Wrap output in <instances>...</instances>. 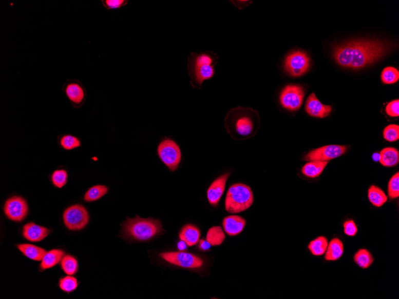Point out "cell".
I'll use <instances>...</instances> for the list:
<instances>
[{
  "label": "cell",
  "instance_id": "cell-5",
  "mask_svg": "<svg viewBox=\"0 0 399 299\" xmlns=\"http://www.w3.org/2000/svg\"><path fill=\"white\" fill-rule=\"evenodd\" d=\"M254 194L249 186L236 184L231 186L225 198V209L231 213H239L250 209Z\"/></svg>",
  "mask_w": 399,
  "mask_h": 299
},
{
  "label": "cell",
  "instance_id": "cell-35",
  "mask_svg": "<svg viewBox=\"0 0 399 299\" xmlns=\"http://www.w3.org/2000/svg\"><path fill=\"white\" fill-rule=\"evenodd\" d=\"M384 138L387 141L396 142L399 139V126L396 125L388 126L384 130Z\"/></svg>",
  "mask_w": 399,
  "mask_h": 299
},
{
  "label": "cell",
  "instance_id": "cell-11",
  "mask_svg": "<svg viewBox=\"0 0 399 299\" xmlns=\"http://www.w3.org/2000/svg\"><path fill=\"white\" fill-rule=\"evenodd\" d=\"M4 212L11 221L15 222L23 221L28 213L27 203L21 196H12L6 201L4 206Z\"/></svg>",
  "mask_w": 399,
  "mask_h": 299
},
{
  "label": "cell",
  "instance_id": "cell-6",
  "mask_svg": "<svg viewBox=\"0 0 399 299\" xmlns=\"http://www.w3.org/2000/svg\"><path fill=\"white\" fill-rule=\"evenodd\" d=\"M158 154L170 171H174L178 169L181 161V151L174 141L166 138L161 142L158 147Z\"/></svg>",
  "mask_w": 399,
  "mask_h": 299
},
{
  "label": "cell",
  "instance_id": "cell-22",
  "mask_svg": "<svg viewBox=\"0 0 399 299\" xmlns=\"http://www.w3.org/2000/svg\"><path fill=\"white\" fill-rule=\"evenodd\" d=\"M379 162L383 166L390 167L396 166L399 162V152L397 149L388 147L380 152Z\"/></svg>",
  "mask_w": 399,
  "mask_h": 299
},
{
  "label": "cell",
  "instance_id": "cell-25",
  "mask_svg": "<svg viewBox=\"0 0 399 299\" xmlns=\"http://www.w3.org/2000/svg\"><path fill=\"white\" fill-rule=\"evenodd\" d=\"M354 261L360 268L366 269L370 267L373 264L374 258L370 251L367 249H362L358 250L354 254Z\"/></svg>",
  "mask_w": 399,
  "mask_h": 299
},
{
  "label": "cell",
  "instance_id": "cell-26",
  "mask_svg": "<svg viewBox=\"0 0 399 299\" xmlns=\"http://www.w3.org/2000/svg\"><path fill=\"white\" fill-rule=\"evenodd\" d=\"M328 240L324 236H320L313 240L309 244V249L315 256L325 254L328 246Z\"/></svg>",
  "mask_w": 399,
  "mask_h": 299
},
{
  "label": "cell",
  "instance_id": "cell-16",
  "mask_svg": "<svg viewBox=\"0 0 399 299\" xmlns=\"http://www.w3.org/2000/svg\"><path fill=\"white\" fill-rule=\"evenodd\" d=\"M49 229L36 225L32 222L27 224L23 228L24 238L31 242H40L49 235Z\"/></svg>",
  "mask_w": 399,
  "mask_h": 299
},
{
  "label": "cell",
  "instance_id": "cell-41",
  "mask_svg": "<svg viewBox=\"0 0 399 299\" xmlns=\"http://www.w3.org/2000/svg\"><path fill=\"white\" fill-rule=\"evenodd\" d=\"M372 158L373 160V161H375L376 162H379L380 160V154L379 153H374V154L372 155Z\"/></svg>",
  "mask_w": 399,
  "mask_h": 299
},
{
  "label": "cell",
  "instance_id": "cell-14",
  "mask_svg": "<svg viewBox=\"0 0 399 299\" xmlns=\"http://www.w3.org/2000/svg\"><path fill=\"white\" fill-rule=\"evenodd\" d=\"M306 111L307 114L314 117L324 118L331 114L332 107L322 104L317 99L316 94L313 93L306 101Z\"/></svg>",
  "mask_w": 399,
  "mask_h": 299
},
{
  "label": "cell",
  "instance_id": "cell-18",
  "mask_svg": "<svg viewBox=\"0 0 399 299\" xmlns=\"http://www.w3.org/2000/svg\"><path fill=\"white\" fill-rule=\"evenodd\" d=\"M344 251V244L338 238H333L328 243L325 258L327 261H336L343 256Z\"/></svg>",
  "mask_w": 399,
  "mask_h": 299
},
{
  "label": "cell",
  "instance_id": "cell-20",
  "mask_svg": "<svg viewBox=\"0 0 399 299\" xmlns=\"http://www.w3.org/2000/svg\"><path fill=\"white\" fill-rule=\"evenodd\" d=\"M64 256L65 252L63 250L54 249L47 251L42 261L40 269L45 271L54 267L61 262Z\"/></svg>",
  "mask_w": 399,
  "mask_h": 299
},
{
  "label": "cell",
  "instance_id": "cell-29",
  "mask_svg": "<svg viewBox=\"0 0 399 299\" xmlns=\"http://www.w3.org/2000/svg\"><path fill=\"white\" fill-rule=\"evenodd\" d=\"M61 266L62 270L68 275H74L78 271V261L71 255H65L61 261Z\"/></svg>",
  "mask_w": 399,
  "mask_h": 299
},
{
  "label": "cell",
  "instance_id": "cell-13",
  "mask_svg": "<svg viewBox=\"0 0 399 299\" xmlns=\"http://www.w3.org/2000/svg\"><path fill=\"white\" fill-rule=\"evenodd\" d=\"M160 256L172 264L185 268H198L203 264V261L196 255L181 251L163 253Z\"/></svg>",
  "mask_w": 399,
  "mask_h": 299
},
{
  "label": "cell",
  "instance_id": "cell-28",
  "mask_svg": "<svg viewBox=\"0 0 399 299\" xmlns=\"http://www.w3.org/2000/svg\"><path fill=\"white\" fill-rule=\"evenodd\" d=\"M225 235L220 227H212L207 233L206 241L211 246H217L221 245L224 242Z\"/></svg>",
  "mask_w": 399,
  "mask_h": 299
},
{
  "label": "cell",
  "instance_id": "cell-27",
  "mask_svg": "<svg viewBox=\"0 0 399 299\" xmlns=\"http://www.w3.org/2000/svg\"><path fill=\"white\" fill-rule=\"evenodd\" d=\"M108 192V188L104 185L94 186L86 192L84 200L86 202H93L103 197Z\"/></svg>",
  "mask_w": 399,
  "mask_h": 299
},
{
  "label": "cell",
  "instance_id": "cell-2",
  "mask_svg": "<svg viewBox=\"0 0 399 299\" xmlns=\"http://www.w3.org/2000/svg\"><path fill=\"white\" fill-rule=\"evenodd\" d=\"M259 124L257 111L250 108H236L228 112L225 126L228 133L234 138H246L253 136Z\"/></svg>",
  "mask_w": 399,
  "mask_h": 299
},
{
  "label": "cell",
  "instance_id": "cell-37",
  "mask_svg": "<svg viewBox=\"0 0 399 299\" xmlns=\"http://www.w3.org/2000/svg\"><path fill=\"white\" fill-rule=\"evenodd\" d=\"M344 233L349 236H354L357 235L358 228L356 223L352 220H349L344 222L343 224Z\"/></svg>",
  "mask_w": 399,
  "mask_h": 299
},
{
  "label": "cell",
  "instance_id": "cell-3",
  "mask_svg": "<svg viewBox=\"0 0 399 299\" xmlns=\"http://www.w3.org/2000/svg\"><path fill=\"white\" fill-rule=\"evenodd\" d=\"M217 57L213 53H192L188 57V71L194 85L201 87L215 75Z\"/></svg>",
  "mask_w": 399,
  "mask_h": 299
},
{
  "label": "cell",
  "instance_id": "cell-23",
  "mask_svg": "<svg viewBox=\"0 0 399 299\" xmlns=\"http://www.w3.org/2000/svg\"><path fill=\"white\" fill-rule=\"evenodd\" d=\"M328 164V162H309L302 168V173L305 176L308 177H317L323 172Z\"/></svg>",
  "mask_w": 399,
  "mask_h": 299
},
{
  "label": "cell",
  "instance_id": "cell-1",
  "mask_svg": "<svg viewBox=\"0 0 399 299\" xmlns=\"http://www.w3.org/2000/svg\"><path fill=\"white\" fill-rule=\"evenodd\" d=\"M391 46L379 39L353 40L335 47L334 57L340 66L358 69L382 59L389 52Z\"/></svg>",
  "mask_w": 399,
  "mask_h": 299
},
{
  "label": "cell",
  "instance_id": "cell-12",
  "mask_svg": "<svg viewBox=\"0 0 399 299\" xmlns=\"http://www.w3.org/2000/svg\"><path fill=\"white\" fill-rule=\"evenodd\" d=\"M63 92L74 108H79L85 104L87 96L86 90L79 80H67L63 86Z\"/></svg>",
  "mask_w": 399,
  "mask_h": 299
},
{
  "label": "cell",
  "instance_id": "cell-4",
  "mask_svg": "<svg viewBox=\"0 0 399 299\" xmlns=\"http://www.w3.org/2000/svg\"><path fill=\"white\" fill-rule=\"evenodd\" d=\"M124 234L138 241H147L163 231L162 225L159 220L152 218H127L123 225Z\"/></svg>",
  "mask_w": 399,
  "mask_h": 299
},
{
  "label": "cell",
  "instance_id": "cell-9",
  "mask_svg": "<svg viewBox=\"0 0 399 299\" xmlns=\"http://www.w3.org/2000/svg\"><path fill=\"white\" fill-rule=\"evenodd\" d=\"M305 94V90L301 86L288 85L280 93V104L289 111H297L301 107Z\"/></svg>",
  "mask_w": 399,
  "mask_h": 299
},
{
  "label": "cell",
  "instance_id": "cell-36",
  "mask_svg": "<svg viewBox=\"0 0 399 299\" xmlns=\"http://www.w3.org/2000/svg\"><path fill=\"white\" fill-rule=\"evenodd\" d=\"M129 2L127 0H102V5L108 10H117L126 6Z\"/></svg>",
  "mask_w": 399,
  "mask_h": 299
},
{
  "label": "cell",
  "instance_id": "cell-34",
  "mask_svg": "<svg viewBox=\"0 0 399 299\" xmlns=\"http://www.w3.org/2000/svg\"><path fill=\"white\" fill-rule=\"evenodd\" d=\"M388 194L391 200L399 196V173L397 172L390 178L388 185Z\"/></svg>",
  "mask_w": 399,
  "mask_h": 299
},
{
  "label": "cell",
  "instance_id": "cell-17",
  "mask_svg": "<svg viewBox=\"0 0 399 299\" xmlns=\"http://www.w3.org/2000/svg\"><path fill=\"white\" fill-rule=\"evenodd\" d=\"M246 224L244 218L236 215L225 217L222 223L225 232L230 236L239 234L243 231Z\"/></svg>",
  "mask_w": 399,
  "mask_h": 299
},
{
  "label": "cell",
  "instance_id": "cell-10",
  "mask_svg": "<svg viewBox=\"0 0 399 299\" xmlns=\"http://www.w3.org/2000/svg\"><path fill=\"white\" fill-rule=\"evenodd\" d=\"M348 147L345 145H331L324 146L313 149L307 154L305 160L307 162L321 161L328 162L345 154Z\"/></svg>",
  "mask_w": 399,
  "mask_h": 299
},
{
  "label": "cell",
  "instance_id": "cell-39",
  "mask_svg": "<svg viewBox=\"0 0 399 299\" xmlns=\"http://www.w3.org/2000/svg\"><path fill=\"white\" fill-rule=\"evenodd\" d=\"M211 247V244L206 240H201L199 243V247L200 249L202 250H207L210 249Z\"/></svg>",
  "mask_w": 399,
  "mask_h": 299
},
{
  "label": "cell",
  "instance_id": "cell-32",
  "mask_svg": "<svg viewBox=\"0 0 399 299\" xmlns=\"http://www.w3.org/2000/svg\"><path fill=\"white\" fill-rule=\"evenodd\" d=\"M78 287V280L71 275L64 277L60 281V289L66 293H71Z\"/></svg>",
  "mask_w": 399,
  "mask_h": 299
},
{
  "label": "cell",
  "instance_id": "cell-15",
  "mask_svg": "<svg viewBox=\"0 0 399 299\" xmlns=\"http://www.w3.org/2000/svg\"><path fill=\"white\" fill-rule=\"evenodd\" d=\"M230 173L222 175L213 182L208 188L207 196L208 202L212 206H217L224 194L226 181L230 176Z\"/></svg>",
  "mask_w": 399,
  "mask_h": 299
},
{
  "label": "cell",
  "instance_id": "cell-30",
  "mask_svg": "<svg viewBox=\"0 0 399 299\" xmlns=\"http://www.w3.org/2000/svg\"><path fill=\"white\" fill-rule=\"evenodd\" d=\"M60 144L65 150H72L81 145L79 138L72 134H64L60 138Z\"/></svg>",
  "mask_w": 399,
  "mask_h": 299
},
{
  "label": "cell",
  "instance_id": "cell-33",
  "mask_svg": "<svg viewBox=\"0 0 399 299\" xmlns=\"http://www.w3.org/2000/svg\"><path fill=\"white\" fill-rule=\"evenodd\" d=\"M68 174L65 170H57L54 171L52 181L54 187L61 189L67 183Z\"/></svg>",
  "mask_w": 399,
  "mask_h": 299
},
{
  "label": "cell",
  "instance_id": "cell-40",
  "mask_svg": "<svg viewBox=\"0 0 399 299\" xmlns=\"http://www.w3.org/2000/svg\"><path fill=\"white\" fill-rule=\"evenodd\" d=\"M186 246H187V244L181 240L178 244V249L179 250H184L186 249Z\"/></svg>",
  "mask_w": 399,
  "mask_h": 299
},
{
  "label": "cell",
  "instance_id": "cell-19",
  "mask_svg": "<svg viewBox=\"0 0 399 299\" xmlns=\"http://www.w3.org/2000/svg\"><path fill=\"white\" fill-rule=\"evenodd\" d=\"M200 235L199 229L195 226L187 225L181 229L179 238L187 244V246L192 247L199 243Z\"/></svg>",
  "mask_w": 399,
  "mask_h": 299
},
{
  "label": "cell",
  "instance_id": "cell-8",
  "mask_svg": "<svg viewBox=\"0 0 399 299\" xmlns=\"http://www.w3.org/2000/svg\"><path fill=\"white\" fill-rule=\"evenodd\" d=\"M310 66V57L303 51H294L287 56L284 62L286 70L289 75L295 77L306 74Z\"/></svg>",
  "mask_w": 399,
  "mask_h": 299
},
{
  "label": "cell",
  "instance_id": "cell-24",
  "mask_svg": "<svg viewBox=\"0 0 399 299\" xmlns=\"http://www.w3.org/2000/svg\"><path fill=\"white\" fill-rule=\"evenodd\" d=\"M368 198L369 202L376 207H381L387 202V196L385 193L378 187L372 185L368 189Z\"/></svg>",
  "mask_w": 399,
  "mask_h": 299
},
{
  "label": "cell",
  "instance_id": "cell-7",
  "mask_svg": "<svg viewBox=\"0 0 399 299\" xmlns=\"http://www.w3.org/2000/svg\"><path fill=\"white\" fill-rule=\"evenodd\" d=\"M63 220L66 227L69 230L79 231L86 227L90 216L85 207L82 205H74L65 210Z\"/></svg>",
  "mask_w": 399,
  "mask_h": 299
},
{
  "label": "cell",
  "instance_id": "cell-21",
  "mask_svg": "<svg viewBox=\"0 0 399 299\" xmlns=\"http://www.w3.org/2000/svg\"><path fill=\"white\" fill-rule=\"evenodd\" d=\"M17 248L25 256L34 261H42L47 253L46 250L32 244H20Z\"/></svg>",
  "mask_w": 399,
  "mask_h": 299
},
{
  "label": "cell",
  "instance_id": "cell-31",
  "mask_svg": "<svg viewBox=\"0 0 399 299\" xmlns=\"http://www.w3.org/2000/svg\"><path fill=\"white\" fill-rule=\"evenodd\" d=\"M399 79V71L394 67H387L384 69L382 74V80L386 85H392Z\"/></svg>",
  "mask_w": 399,
  "mask_h": 299
},
{
  "label": "cell",
  "instance_id": "cell-38",
  "mask_svg": "<svg viewBox=\"0 0 399 299\" xmlns=\"http://www.w3.org/2000/svg\"><path fill=\"white\" fill-rule=\"evenodd\" d=\"M387 115L392 117H397L399 116V100L396 99L388 104L386 108Z\"/></svg>",
  "mask_w": 399,
  "mask_h": 299
}]
</instances>
